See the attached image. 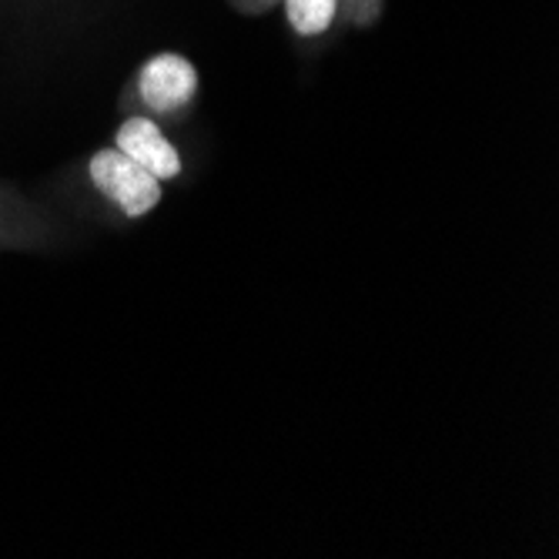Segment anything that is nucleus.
I'll return each mask as SVG.
<instances>
[{
	"mask_svg": "<svg viewBox=\"0 0 559 559\" xmlns=\"http://www.w3.org/2000/svg\"><path fill=\"white\" fill-rule=\"evenodd\" d=\"M91 181L105 191L111 201H118L121 212L131 218L147 215L162 198V178L144 171L138 162H131L124 151H97L91 158Z\"/></svg>",
	"mask_w": 559,
	"mask_h": 559,
	"instance_id": "1",
	"label": "nucleus"
},
{
	"mask_svg": "<svg viewBox=\"0 0 559 559\" xmlns=\"http://www.w3.org/2000/svg\"><path fill=\"white\" fill-rule=\"evenodd\" d=\"M194 87H198V74L178 55H162L155 61H147L141 71V97L155 111H178L191 100Z\"/></svg>",
	"mask_w": 559,
	"mask_h": 559,
	"instance_id": "2",
	"label": "nucleus"
},
{
	"mask_svg": "<svg viewBox=\"0 0 559 559\" xmlns=\"http://www.w3.org/2000/svg\"><path fill=\"white\" fill-rule=\"evenodd\" d=\"M118 151H124L131 162H138L144 171H151L155 178H175L181 171L178 151L168 144V138L158 131V124L147 121V118H131V121L121 124Z\"/></svg>",
	"mask_w": 559,
	"mask_h": 559,
	"instance_id": "3",
	"label": "nucleus"
},
{
	"mask_svg": "<svg viewBox=\"0 0 559 559\" xmlns=\"http://www.w3.org/2000/svg\"><path fill=\"white\" fill-rule=\"evenodd\" d=\"M338 11V0H288V21L298 34H322Z\"/></svg>",
	"mask_w": 559,
	"mask_h": 559,
	"instance_id": "4",
	"label": "nucleus"
},
{
	"mask_svg": "<svg viewBox=\"0 0 559 559\" xmlns=\"http://www.w3.org/2000/svg\"><path fill=\"white\" fill-rule=\"evenodd\" d=\"M355 24H369L379 14V0H338Z\"/></svg>",
	"mask_w": 559,
	"mask_h": 559,
	"instance_id": "5",
	"label": "nucleus"
}]
</instances>
